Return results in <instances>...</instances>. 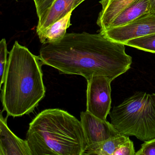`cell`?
<instances>
[{
	"label": "cell",
	"mask_w": 155,
	"mask_h": 155,
	"mask_svg": "<svg viewBox=\"0 0 155 155\" xmlns=\"http://www.w3.org/2000/svg\"><path fill=\"white\" fill-rule=\"evenodd\" d=\"M128 136L121 135L102 142L87 146L82 155H113L116 150L127 140Z\"/></svg>",
	"instance_id": "13"
},
{
	"label": "cell",
	"mask_w": 155,
	"mask_h": 155,
	"mask_svg": "<svg viewBox=\"0 0 155 155\" xmlns=\"http://www.w3.org/2000/svg\"><path fill=\"white\" fill-rule=\"evenodd\" d=\"M80 117L87 146L121 135L107 120L101 119L87 110L81 112Z\"/></svg>",
	"instance_id": "7"
},
{
	"label": "cell",
	"mask_w": 155,
	"mask_h": 155,
	"mask_svg": "<svg viewBox=\"0 0 155 155\" xmlns=\"http://www.w3.org/2000/svg\"><path fill=\"white\" fill-rule=\"evenodd\" d=\"M36 7L38 21L44 18L55 0H33Z\"/></svg>",
	"instance_id": "16"
},
{
	"label": "cell",
	"mask_w": 155,
	"mask_h": 155,
	"mask_svg": "<svg viewBox=\"0 0 155 155\" xmlns=\"http://www.w3.org/2000/svg\"><path fill=\"white\" fill-rule=\"evenodd\" d=\"M40 56L16 41L9 53L2 89L3 110L7 116L21 117L32 113L44 98L46 87Z\"/></svg>",
	"instance_id": "2"
},
{
	"label": "cell",
	"mask_w": 155,
	"mask_h": 155,
	"mask_svg": "<svg viewBox=\"0 0 155 155\" xmlns=\"http://www.w3.org/2000/svg\"><path fill=\"white\" fill-rule=\"evenodd\" d=\"M125 45L147 52L155 53V34L131 40L126 42Z\"/></svg>",
	"instance_id": "14"
},
{
	"label": "cell",
	"mask_w": 155,
	"mask_h": 155,
	"mask_svg": "<svg viewBox=\"0 0 155 155\" xmlns=\"http://www.w3.org/2000/svg\"><path fill=\"white\" fill-rule=\"evenodd\" d=\"M149 13L150 0H133L115 18L107 29L127 25Z\"/></svg>",
	"instance_id": "9"
},
{
	"label": "cell",
	"mask_w": 155,
	"mask_h": 155,
	"mask_svg": "<svg viewBox=\"0 0 155 155\" xmlns=\"http://www.w3.org/2000/svg\"><path fill=\"white\" fill-rule=\"evenodd\" d=\"M72 11L59 20L51 25L45 29L37 33L42 44L57 42L62 39L67 34V29L70 27Z\"/></svg>",
	"instance_id": "12"
},
{
	"label": "cell",
	"mask_w": 155,
	"mask_h": 155,
	"mask_svg": "<svg viewBox=\"0 0 155 155\" xmlns=\"http://www.w3.org/2000/svg\"><path fill=\"white\" fill-rule=\"evenodd\" d=\"M85 1H86V0H76L75 4H74V6H73V9H75L80 4H81L82 2Z\"/></svg>",
	"instance_id": "20"
},
{
	"label": "cell",
	"mask_w": 155,
	"mask_h": 155,
	"mask_svg": "<svg viewBox=\"0 0 155 155\" xmlns=\"http://www.w3.org/2000/svg\"><path fill=\"white\" fill-rule=\"evenodd\" d=\"M111 123L121 135L141 141L155 138V93L137 92L109 113Z\"/></svg>",
	"instance_id": "4"
},
{
	"label": "cell",
	"mask_w": 155,
	"mask_h": 155,
	"mask_svg": "<svg viewBox=\"0 0 155 155\" xmlns=\"http://www.w3.org/2000/svg\"><path fill=\"white\" fill-rule=\"evenodd\" d=\"M87 110L95 117L106 120L111 109V81L103 76L87 80Z\"/></svg>",
	"instance_id": "5"
},
{
	"label": "cell",
	"mask_w": 155,
	"mask_h": 155,
	"mask_svg": "<svg viewBox=\"0 0 155 155\" xmlns=\"http://www.w3.org/2000/svg\"><path fill=\"white\" fill-rule=\"evenodd\" d=\"M76 0H55L44 18L38 21L37 33L43 30L73 11Z\"/></svg>",
	"instance_id": "11"
},
{
	"label": "cell",
	"mask_w": 155,
	"mask_h": 155,
	"mask_svg": "<svg viewBox=\"0 0 155 155\" xmlns=\"http://www.w3.org/2000/svg\"><path fill=\"white\" fill-rule=\"evenodd\" d=\"M16 1H18V0H16Z\"/></svg>",
	"instance_id": "21"
},
{
	"label": "cell",
	"mask_w": 155,
	"mask_h": 155,
	"mask_svg": "<svg viewBox=\"0 0 155 155\" xmlns=\"http://www.w3.org/2000/svg\"><path fill=\"white\" fill-rule=\"evenodd\" d=\"M100 32L113 41L125 44L131 40L155 34V14H146L127 25Z\"/></svg>",
	"instance_id": "6"
},
{
	"label": "cell",
	"mask_w": 155,
	"mask_h": 155,
	"mask_svg": "<svg viewBox=\"0 0 155 155\" xmlns=\"http://www.w3.org/2000/svg\"><path fill=\"white\" fill-rule=\"evenodd\" d=\"M134 143L128 137L127 140L116 150L113 155H135Z\"/></svg>",
	"instance_id": "17"
},
{
	"label": "cell",
	"mask_w": 155,
	"mask_h": 155,
	"mask_svg": "<svg viewBox=\"0 0 155 155\" xmlns=\"http://www.w3.org/2000/svg\"><path fill=\"white\" fill-rule=\"evenodd\" d=\"M150 13L155 14V0H150Z\"/></svg>",
	"instance_id": "19"
},
{
	"label": "cell",
	"mask_w": 155,
	"mask_h": 155,
	"mask_svg": "<svg viewBox=\"0 0 155 155\" xmlns=\"http://www.w3.org/2000/svg\"><path fill=\"white\" fill-rule=\"evenodd\" d=\"M26 140L32 155H82L87 146L81 120L58 108L39 113L29 124Z\"/></svg>",
	"instance_id": "3"
},
{
	"label": "cell",
	"mask_w": 155,
	"mask_h": 155,
	"mask_svg": "<svg viewBox=\"0 0 155 155\" xmlns=\"http://www.w3.org/2000/svg\"><path fill=\"white\" fill-rule=\"evenodd\" d=\"M2 112L0 117V155H32L28 141L17 137L7 124Z\"/></svg>",
	"instance_id": "8"
},
{
	"label": "cell",
	"mask_w": 155,
	"mask_h": 155,
	"mask_svg": "<svg viewBox=\"0 0 155 155\" xmlns=\"http://www.w3.org/2000/svg\"><path fill=\"white\" fill-rule=\"evenodd\" d=\"M133 0H101L99 3L102 9L99 14L97 24L101 28L100 31L108 28L115 18Z\"/></svg>",
	"instance_id": "10"
},
{
	"label": "cell",
	"mask_w": 155,
	"mask_h": 155,
	"mask_svg": "<svg viewBox=\"0 0 155 155\" xmlns=\"http://www.w3.org/2000/svg\"><path fill=\"white\" fill-rule=\"evenodd\" d=\"M8 52L7 48V43L6 39L3 38L0 41V75H1V85L0 87L2 86V84L4 83V78L6 70L8 66Z\"/></svg>",
	"instance_id": "15"
},
{
	"label": "cell",
	"mask_w": 155,
	"mask_h": 155,
	"mask_svg": "<svg viewBox=\"0 0 155 155\" xmlns=\"http://www.w3.org/2000/svg\"><path fill=\"white\" fill-rule=\"evenodd\" d=\"M135 155H155V138L144 141Z\"/></svg>",
	"instance_id": "18"
},
{
	"label": "cell",
	"mask_w": 155,
	"mask_h": 155,
	"mask_svg": "<svg viewBox=\"0 0 155 155\" xmlns=\"http://www.w3.org/2000/svg\"><path fill=\"white\" fill-rule=\"evenodd\" d=\"M39 56L43 65L60 74L80 75L87 80L103 76L112 81L129 70L132 62L125 44L101 32L67 33L59 41L42 44Z\"/></svg>",
	"instance_id": "1"
}]
</instances>
